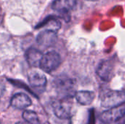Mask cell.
I'll use <instances>...</instances> for the list:
<instances>
[{
  "label": "cell",
  "mask_w": 125,
  "mask_h": 124,
  "mask_svg": "<svg viewBox=\"0 0 125 124\" xmlns=\"http://www.w3.org/2000/svg\"><path fill=\"white\" fill-rule=\"evenodd\" d=\"M53 84L60 99H73L77 92L75 81L67 75L57 76L53 80Z\"/></svg>",
  "instance_id": "6da1fadb"
},
{
  "label": "cell",
  "mask_w": 125,
  "mask_h": 124,
  "mask_svg": "<svg viewBox=\"0 0 125 124\" xmlns=\"http://www.w3.org/2000/svg\"><path fill=\"white\" fill-rule=\"evenodd\" d=\"M125 103V91L111 90L105 94L101 99V106L104 108H114Z\"/></svg>",
  "instance_id": "7a4b0ae2"
},
{
  "label": "cell",
  "mask_w": 125,
  "mask_h": 124,
  "mask_svg": "<svg viewBox=\"0 0 125 124\" xmlns=\"http://www.w3.org/2000/svg\"><path fill=\"white\" fill-rule=\"evenodd\" d=\"M22 117L29 124H40V120L36 113L30 110H26L23 113Z\"/></svg>",
  "instance_id": "5bb4252c"
},
{
  "label": "cell",
  "mask_w": 125,
  "mask_h": 124,
  "mask_svg": "<svg viewBox=\"0 0 125 124\" xmlns=\"http://www.w3.org/2000/svg\"><path fill=\"white\" fill-rule=\"evenodd\" d=\"M75 97L78 104L87 106L93 102L95 98V94L93 91H79L75 93Z\"/></svg>",
  "instance_id": "7c38bea8"
},
{
  "label": "cell",
  "mask_w": 125,
  "mask_h": 124,
  "mask_svg": "<svg viewBox=\"0 0 125 124\" xmlns=\"http://www.w3.org/2000/svg\"><path fill=\"white\" fill-rule=\"evenodd\" d=\"M15 124H29L25 123V122H18V123H16Z\"/></svg>",
  "instance_id": "2e32d148"
},
{
  "label": "cell",
  "mask_w": 125,
  "mask_h": 124,
  "mask_svg": "<svg viewBox=\"0 0 125 124\" xmlns=\"http://www.w3.org/2000/svg\"><path fill=\"white\" fill-rule=\"evenodd\" d=\"M62 58L56 51H49L43 55L40 62V68L45 72L51 73L55 71L61 64Z\"/></svg>",
  "instance_id": "3957f363"
},
{
  "label": "cell",
  "mask_w": 125,
  "mask_h": 124,
  "mask_svg": "<svg viewBox=\"0 0 125 124\" xmlns=\"http://www.w3.org/2000/svg\"><path fill=\"white\" fill-rule=\"evenodd\" d=\"M5 91V86L3 83L0 82V98L3 96Z\"/></svg>",
  "instance_id": "9a60e30c"
},
{
  "label": "cell",
  "mask_w": 125,
  "mask_h": 124,
  "mask_svg": "<svg viewBox=\"0 0 125 124\" xmlns=\"http://www.w3.org/2000/svg\"><path fill=\"white\" fill-rule=\"evenodd\" d=\"M31 105V100L29 96L23 93L15 94L10 99V105L18 110H24Z\"/></svg>",
  "instance_id": "30bf717a"
},
{
  "label": "cell",
  "mask_w": 125,
  "mask_h": 124,
  "mask_svg": "<svg viewBox=\"0 0 125 124\" xmlns=\"http://www.w3.org/2000/svg\"><path fill=\"white\" fill-rule=\"evenodd\" d=\"M97 76L104 82H110L114 76V64L110 59L102 61L96 70Z\"/></svg>",
  "instance_id": "52a82bcc"
},
{
  "label": "cell",
  "mask_w": 125,
  "mask_h": 124,
  "mask_svg": "<svg viewBox=\"0 0 125 124\" xmlns=\"http://www.w3.org/2000/svg\"><path fill=\"white\" fill-rule=\"evenodd\" d=\"M25 56L28 64L31 67L36 68L40 67L43 54L40 50L34 48H30L26 50Z\"/></svg>",
  "instance_id": "8fae6325"
},
{
  "label": "cell",
  "mask_w": 125,
  "mask_h": 124,
  "mask_svg": "<svg viewBox=\"0 0 125 124\" xmlns=\"http://www.w3.org/2000/svg\"><path fill=\"white\" fill-rule=\"evenodd\" d=\"M50 24V29L49 30L51 31H53L55 32H56L61 27V23L54 17H48L46 20H45L43 21L42 23H40L37 28H39L40 26H45V25H49Z\"/></svg>",
  "instance_id": "4fadbf2b"
},
{
  "label": "cell",
  "mask_w": 125,
  "mask_h": 124,
  "mask_svg": "<svg viewBox=\"0 0 125 124\" xmlns=\"http://www.w3.org/2000/svg\"><path fill=\"white\" fill-rule=\"evenodd\" d=\"M86 1H96L97 0H86Z\"/></svg>",
  "instance_id": "e0dca14e"
},
{
  "label": "cell",
  "mask_w": 125,
  "mask_h": 124,
  "mask_svg": "<svg viewBox=\"0 0 125 124\" xmlns=\"http://www.w3.org/2000/svg\"><path fill=\"white\" fill-rule=\"evenodd\" d=\"M125 115V105H122L117 107L108 109L103 112L100 117V120L105 124H113L119 121Z\"/></svg>",
  "instance_id": "8992f818"
},
{
  "label": "cell",
  "mask_w": 125,
  "mask_h": 124,
  "mask_svg": "<svg viewBox=\"0 0 125 124\" xmlns=\"http://www.w3.org/2000/svg\"><path fill=\"white\" fill-rule=\"evenodd\" d=\"M57 38L56 32L46 29L38 34L36 40L40 46L44 48H48L56 44Z\"/></svg>",
  "instance_id": "ba28073f"
},
{
  "label": "cell",
  "mask_w": 125,
  "mask_h": 124,
  "mask_svg": "<svg viewBox=\"0 0 125 124\" xmlns=\"http://www.w3.org/2000/svg\"><path fill=\"white\" fill-rule=\"evenodd\" d=\"M53 110L55 115L60 119H68L72 115V99H59L53 103Z\"/></svg>",
  "instance_id": "277c9868"
},
{
  "label": "cell",
  "mask_w": 125,
  "mask_h": 124,
  "mask_svg": "<svg viewBox=\"0 0 125 124\" xmlns=\"http://www.w3.org/2000/svg\"><path fill=\"white\" fill-rule=\"evenodd\" d=\"M77 4V0H53L52 2V9L58 12L62 18L67 22L70 20L69 12L73 10Z\"/></svg>",
  "instance_id": "5b68a950"
},
{
  "label": "cell",
  "mask_w": 125,
  "mask_h": 124,
  "mask_svg": "<svg viewBox=\"0 0 125 124\" xmlns=\"http://www.w3.org/2000/svg\"><path fill=\"white\" fill-rule=\"evenodd\" d=\"M28 80L30 86L37 90H45L47 85V79L44 74L40 71L31 70L28 74Z\"/></svg>",
  "instance_id": "9c48e42d"
}]
</instances>
